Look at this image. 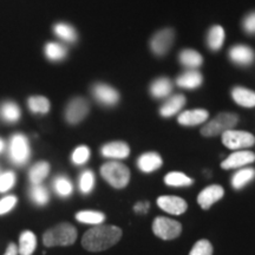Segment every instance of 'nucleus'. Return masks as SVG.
I'll use <instances>...</instances> for the list:
<instances>
[{"mask_svg": "<svg viewBox=\"0 0 255 255\" xmlns=\"http://www.w3.org/2000/svg\"><path fill=\"white\" fill-rule=\"evenodd\" d=\"M148 208H149V203L148 202H139L137 203V205L133 207V210L137 213H139V214H144V213L148 212Z\"/></svg>", "mask_w": 255, "mask_h": 255, "instance_id": "obj_41", "label": "nucleus"}, {"mask_svg": "<svg viewBox=\"0 0 255 255\" xmlns=\"http://www.w3.org/2000/svg\"><path fill=\"white\" fill-rule=\"evenodd\" d=\"M18 247L14 244H9L4 255H18Z\"/></svg>", "mask_w": 255, "mask_h": 255, "instance_id": "obj_42", "label": "nucleus"}, {"mask_svg": "<svg viewBox=\"0 0 255 255\" xmlns=\"http://www.w3.org/2000/svg\"><path fill=\"white\" fill-rule=\"evenodd\" d=\"M165 184L170 187H189L194 183L193 178L188 177L183 173H178V171H173L165 175L164 177Z\"/></svg>", "mask_w": 255, "mask_h": 255, "instance_id": "obj_28", "label": "nucleus"}, {"mask_svg": "<svg viewBox=\"0 0 255 255\" xmlns=\"http://www.w3.org/2000/svg\"><path fill=\"white\" fill-rule=\"evenodd\" d=\"M15 182V176L12 171H7L0 176V193H5L13 187Z\"/></svg>", "mask_w": 255, "mask_h": 255, "instance_id": "obj_38", "label": "nucleus"}, {"mask_svg": "<svg viewBox=\"0 0 255 255\" xmlns=\"http://www.w3.org/2000/svg\"><path fill=\"white\" fill-rule=\"evenodd\" d=\"M173 91V83L167 77H159L155 79L150 85V94L152 97L158 98H165Z\"/></svg>", "mask_w": 255, "mask_h": 255, "instance_id": "obj_21", "label": "nucleus"}, {"mask_svg": "<svg viewBox=\"0 0 255 255\" xmlns=\"http://www.w3.org/2000/svg\"><path fill=\"white\" fill-rule=\"evenodd\" d=\"M92 94L96 101L100 102L101 104L105 105V107H114L119 103L120 101V94L116 89L108 84H103V83H98L92 88Z\"/></svg>", "mask_w": 255, "mask_h": 255, "instance_id": "obj_10", "label": "nucleus"}, {"mask_svg": "<svg viewBox=\"0 0 255 255\" xmlns=\"http://www.w3.org/2000/svg\"><path fill=\"white\" fill-rule=\"evenodd\" d=\"M2 149H4V141H2V139H0V152L2 151Z\"/></svg>", "mask_w": 255, "mask_h": 255, "instance_id": "obj_43", "label": "nucleus"}, {"mask_svg": "<svg viewBox=\"0 0 255 255\" xmlns=\"http://www.w3.org/2000/svg\"><path fill=\"white\" fill-rule=\"evenodd\" d=\"M0 116L6 122L14 123L20 119V109L13 102H6L0 107Z\"/></svg>", "mask_w": 255, "mask_h": 255, "instance_id": "obj_27", "label": "nucleus"}, {"mask_svg": "<svg viewBox=\"0 0 255 255\" xmlns=\"http://www.w3.org/2000/svg\"><path fill=\"white\" fill-rule=\"evenodd\" d=\"M77 240V229L70 223L63 222L44 233L43 242L46 247L71 246Z\"/></svg>", "mask_w": 255, "mask_h": 255, "instance_id": "obj_2", "label": "nucleus"}, {"mask_svg": "<svg viewBox=\"0 0 255 255\" xmlns=\"http://www.w3.org/2000/svg\"><path fill=\"white\" fill-rule=\"evenodd\" d=\"M222 143L231 150H240L254 145L255 137L248 131L232 129L222 133Z\"/></svg>", "mask_w": 255, "mask_h": 255, "instance_id": "obj_6", "label": "nucleus"}, {"mask_svg": "<svg viewBox=\"0 0 255 255\" xmlns=\"http://www.w3.org/2000/svg\"><path fill=\"white\" fill-rule=\"evenodd\" d=\"M95 186V175L91 170H85L79 178V189L83 194H89Z\"/></svg>", "mask_w": 255, "mask_h": 255, "instance_id": "obj_35", "label": "nucleus"}, {"mask_svg": "<svg viewBox=\"0 0 255 255\" xmlns=\"http://www.w3.org/2000/svg\"><path fill=\"white\" fill-rule=\"evenodd\" d=\"M30 197L38 206H45L50 200L49 191L41 184H32L30 190Z\"/></svg>", "mask_w": 255, "mask_h": 255, "instance_id": "obj_31", "label": "nucleus"}, {"mask_svg": "<svg viewBox=\"0 0 255 255\" xmlns=\"http://www.w3.org/2000/svg\"><path fill=\"white\" fill-rule=\"evenodd\" d=\"M255 161V154L248 150L235 151L228 156L221 163V167L226 170L245 167V165L253 163Z\"/></svg>", "mask_w": 255, "mask_h": 255, "instance_id": "obj_11", "label": "nucleus"}, {"mask_svg": "<svg viewBox=\"0 0 255 255\" xmlns=\"http://www.w3.org/2000/svg\"><path fill=\"white\" fill-rule=\"evenodd\" d=\"M189 255H213V246L208 240L197 241L191 248Z\"/></svg>", "mask_w": 255, "mask_h": 255, "instance_id": "obj_36", "label": "nucleus"}, {"mask_svg": "<svg viewBox=\"0 0 255 255\" xmlns=\"http://www.w3.org/2000/svg\"><path fill=\"white\" fill-rule=\"evenodd\" d=\"M55 190L56 193L58 194L59 196L62 197H68L69 195H71L72 193V183L70 182L69 178L64 177V176H59L55 180Z\"/></svg>", "mask_w": 255, "mask_h": 255, "instance_id": "obj_34", "label": "nucleus"}, {"mask_svg": "<svg viewBox=\"0 0 255 255\" xmlns=\"http://www.w3.org/2000/svg\"><path fill=\"white\" fill-rule=\"evenodd\" d=\"M184 104H186V97L183 95H174L162 104L159 114H161L162 117H171L176 115L178 111L182 110Z\"/></svg>", "mask_w": 255, "mask_h": 255, "instance_id": "obj_18", "label": "nucleus"}, {"mask_svg": "<svg viewBox=\"0 0 255 255\" xmlns=\"http://www.w3.org/2000/svg\"><path fill=\"white\" fill-rule=\"evenodd\" d=\"M225 41V30L220 25H215L210 28L207 37V44L212 51H219Z\"/></svg>", "mask_w": 255, "mask_h": 255, "instance_id": "obj_25", "label": "nucleus"}, {"mask_svg": "<svg viewBox=\"0 0 255 255\" xmlns=\"http://www.w3.org/2000/svg\"><path fill=\"white\" fill-rule=\"evenodd\" d=\"M152 232L162 240H173L182 233V225L176 220L157 216L152 222Z\"/></svg>", "mask_w": 255, "mask_h": 255, "instance_id": "obj_5", "label": "nucleus"}, {"mask_svg": "<svg viewBox=\"0 0 255 255\" xmlns=\"http://www.w3.org/2000/svg\"><path fill=\"white\" fill-rule=\"evenodd\" d=\"M90 157V149L85 145L78 146L77 149H75L72 154V162L75 164H84Z\"/></svg>", "mask_w": 255, "mask_h": 255, "instance_id": "obj_37", "label": "nucleus"}, {"mask_svg": "<svg viewBox=\"0 0 255 255\" xmlns=\"http://www.w3.org/2000/svg\"><path fill=\"white\" fill-rule=\"evenodd\" d=\"M50 173V164L45 161H40L30 169L28 178L32 184H40Z\"/></svg>", "mask_w": 255, "mask_h": 255, "instance_id": "obj_23", "label": "nucleus"}, {"mask_svg": "<svg viewBox=\"0 0 255 255\" xmlns=\"http://www.w3.org/2000/svg\"><path fill=\"white\" fill-rule=\"evenodd\" d=\"M130 154V148L126 142L115 141L107 143L102 148V155L107 158L113 159H123L127 158Z\"/></svg>", "mask_w": 255, "mask_h": 255, "instance_id": "obj_16", "label": "nucleus"}, {"mask_svg": "<svg viewBox=\"0 0 255 255\" xmlns=\"http://www.w3.org/2000/svg\"><path fill=\"white\" fill-rule=\"evenodd\" d=\"M15 205H17V197L13 195L6 196L2 200H0V215L8 213L9 210L14 208Z\"/></svg>", "mask_w": 255, "mask_h": 255, "instance_id": "obj_39", "label": "nucleus"}, {"mask_svg": "<svg viewBox=\"0 0 255 255\" xmlns=\"http://www.w3.org/2000/svg\"><path fill=\"white\" fill-rule=\"evenodd\" d=\"M242 27L248 34H255V12H252L242 21Z\"/></svg>", "mask_w": 255, "mask_h": 255, "instance_id": "obj_40", "label": "nucleus"}, {"mask_svg": "<svg viewBox=\"0 0 255 255\" xmlns=\"http://www.w3.org/2000/svg\"><path fill=\"white\" fill-rule=\"evenodd\" d=\"M174 41V31L171 28H163L152 36L150 49L156 56H164L170 49Z\"/></svg>", "mask_w": 255, "mask_h": 255, "instance_id": "obj_9", "label": "nucleus"}, {"mask_svg": "<svg viewBox=\"0 0 255 255\" xmlns=\"http://www.w3.org/2000/svg\"><path fill=\"white\" fill-rule=\"evenodd\" d=\"M232 97L235 103L244 108H254L255 107V92L250 89L235 87L232 90Z\"/></svg>", "mask_w": 255, "mask_h": 255, "instance_id": "obj_20", "label": "nucleus"}, {"mask_svg": "<svg viewBox=\"0 0 255 255\" xmlns=\"http://www.w3.org/2000/svg\"><path fill=\"white\" fill-rule=\"evenodd\" d=\"M76 219L82 223L88 225H102L105 220V215L101 212H94V210H83L76 214Z\"/></svg>", "mask_w": 255, "mask_h": 255, "instance_id": "obj_29", "label": "nucleus"}, {"mask_svg": "<svg viewBox=\"0 0 255 255\" xmlns=\"http://www.w3.org/2000/svg\"><path fill=\"white\" fill-rule=\"evenodd\" d=\"M28 108L34 114H47L50 110V101L43 96H32L28 98Z\"/></svg>", "mask_w": 255, "mask_h": 255, "instance_id": "obj_30", "label": "nucleus"}, {"mask_svg": "<svg viewBox=\"0 0 255 255\" xmlns=\"http://www.w3.org/2000/svg\"><path fill=\"white\" fill-rule=\"evenodd\" d=\"M255 177V169L253 168H244L233 175L232 177V186L234 189H241L251 181H253Z\"/></svg>", "mask_w": 255, "mask_h": 255, "instance_id": "obj_24", "label": "nucleus"}, {"mask_svg": "<svg viewBox=\"0 0 255 255\" xmlns=\"http://www.w3.org/2000/svg\"><path fill=\"white\" fill-rule=\"evenodd\" d=\"M180 62L189 69H196L202 64L203 58L195 50L186 49L180 53Z\"/></svg>", "mask_w": 255, "mask_h": 255, "instance_id": "obj_26", "label": "nucleus"}, {"mask_svg": "<svg viewBox=\"0 0 255 255\" xmlns=\"http://www.w3.org/2000/svg\"><path fill=\"white\" fill-rule=\"evenodd\" d=\"M209 114L205 109H194L183 111L178 115V123L184 127H194L206 122L208 120Z\"/></svg>", "mask_w": 255, "mask_h": 255, "instance_id": "obj_15", "label": "nucleus"}, {"mask_svg": "<svg viewBox=\"0 0 255 255\" xmlns=\"http://www.w3.org/2000/svg\"><path fill=\"white\" fill-rule=\"evenodd\" d=\"M101 175L116 189H122L127 187L130 181V170L126 164L119 161H109L101 167Z\"/></svg>", "mask_w": 255, "mask_h": 255, "instance_id": "obj_3", "label": "nucleus"}, {"mask_svg": "<svg viewBox=\"0 0 255 255\" xmlns=\"http://www.w3.org/2000/svg\"><path fill=\"white\" fill-rule=\"evenodd\" d=\"M9 157L14 164L23 165L30 158V145L26 137L21 133H15L12 136L9 144Z\"/></svg>", "mask_w": 255, "mask_h": 255, "instance_id": "obj_7", "label": "nucleus"}, {"mask_svg": "<svg viewBox=\"0 0 255 255\" xmlns=\"http://www.w3.org/2000/svg\"><path fill=\"white\" fill-rule=\"evenodd\" d=\"M239 117L237 114L233 113H221L212 120L210 122L203 126L201 129V133L205 137H214L222 135L227 130H232L237 127Z\"/></svg>", "mask_w": 255, "mask_h": 255, "instance_id": "obj_4", "label": "nucleus"}, {"mask_svg": "<svg viewBox=\"0 0 255 255\" xmlns=\"http://www.w3.org/2000/svg\"><path fill=\"white\" fill-rule=\"evenodd\" d=\"M55 33L63 40L69 41V43H73L77 39V33H76L75 28L70 26L68 24L59 23L55 26Z\"/></svg>", "mask_w": 255, "mask_h": 255, "instance_id": "obj_32", "label": "nucleus"}, {"mask_svg": "<svg viewBox=\"0 0 255 255\" xmlns=\"http://www.w3.org/2000/svg\"><path fill=\"white\" fill-rule=\"evenodd\" d=\"M37 239L36 235L30 231H25L19 237V253L20 255H32L36 251Z\"/></svg>", "mask_w": 255, "mask_h": 255, "instance_id": "obj_22", "label": "nucleus"}, {"mask_svg": "<svg viewBox=\"0 0 255 255\" xmlns=\"http://www.w3.org/2000/svg\"><path fill=\"white\" fill-rule=\"evenodd\" d=\"M157 205L164 212L173 215H181L188 208L187 202L178 196H159Z\"/></svg>", "mask_w": 255, "mask_h": 255, "instance_id": "obj_13", "label": "nucleus"}, {"mask_svg": "<svg viewBox=\"0 0 255 255\" xmlns=\"http://www.w3.org/2000/svg\"><path fill=\"white\" fill-rule=\"evenodd\" d=\"M228 55L233 63L241 66L251 65L255 58L254 51L246 45H234L229 50Z\"/></svg>", "mask_w": 255, "mask_h": 255, "instance_id": "obj_14", "label": "nucleus"}, {"mask_svg": "<svg viewBox=\"0 0 255 255\" xmlns=\"http://www.w3.org/2000/svg\"><path fill=\"white\" fill-rule=\"evenodd\" d=\"M203 82L202 75L196 70H188V71L183 72L176 79L177 85L180 88L188 89V90H193V89H197L201 87Z\"/></svg>", "mask_w": 255, "mask_h": 255, "instance_id": "obj_19", "label": "nucleus"}, {"mask_svg": "<svg viewBox=\"0 0 255 255\" xmlns=\"http://www.w3.org/2000/svg\"><path fill=\"white\" fill-rule=\"evenodd\" d=\"M163 161L162 157L157 152L149 151L145 154L141 155L137 159V167L139 168V170L143 173H152V171L157 170L158 168L162 167Z\"/></svg>", "mask_w": 255, "mask_h": 255, "instance_id": "obj_17", "label": "nucleus"}, {"mask_svg": "<svg viewBox=\"0 0 255 255\" xmlns=\"http://www.w3.org/2000/svg\"><path fill=\"white\" fill-rule=\"evenodd\" d=\"M46 57L50 60L57 62V60H62L66 56V49L63 45L57 43H49L45 47Z\"/></svg>", "mask_w": 255, "mask_h": 255, "instance_id": "obj_33", "label": "nucleus"}, {"mask_svg": "<svg viewBox=\"0 0 255 255\" xmlns=\"http://www.w3.org/2000/svg\"><path fill=\"white\" fill-rule=\"evenodd\" d=\"M89 110H90V107L87 100L82 97L73 98L69 102L65 109V120L70 124H78L88 116Z\"/></svg>", "mask_w": 255, "mask_h": 255, "instance_id": "obj_8", "label": "nucleus"}, {"mask_svg": "<svg viewBox=\"0 0 255 255\" xmlns=\"http://www.w3.org/2000/svg\"><path fill=\"white\" fill-rule=\"evenodd\" d=\"M122 229L116 226L97 225L85 232L82 238V246L89 252L109 250L122 238Z\"/></svg>", "mask_w": 255, "mask_h": 255, "instance_id": "obj_1", "label": "nucleus"}, {"mask_svg": "<svg viewBox=\"0 0 255 255\" xmlns=\"http://www.w3.org/2000/svg\"><path fill=\"white\" fill-rule=\"evenodd\" d=\"M225 195V190L221 186L218 184H213L203 189L197 196V203L201 206V208L209 209L210 207L218 202Z\"/></svg>", "mask_w": 255, "mask_h": 255, "instance_id": "obj_12", "label": "nucleus"}]
</instances>
